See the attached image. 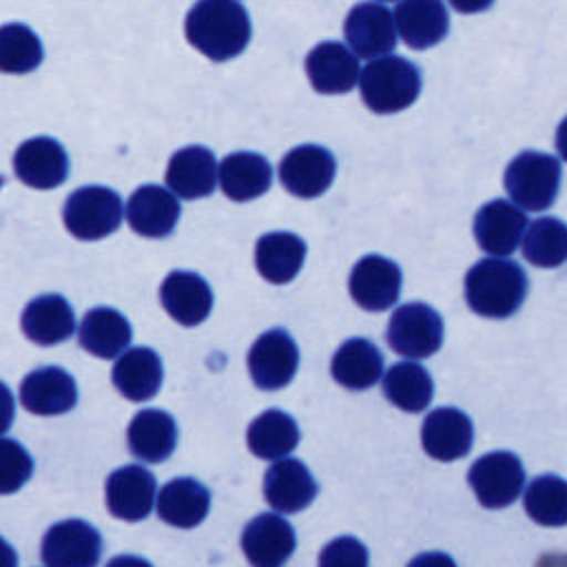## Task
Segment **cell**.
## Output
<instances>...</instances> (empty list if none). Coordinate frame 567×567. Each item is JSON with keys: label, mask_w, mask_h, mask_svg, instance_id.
<instances>
[{"label": "cell", "mask_w": 567, "mask_h": 567, "mask_svg": "<svg viewBox=\"0 0 567 567\" xmlns=\"http://www.w3.org/2000/svg\"><path fill=\"white\" fill-rule=\"evenodd\" d=\"M527 213L505 199H492L474 217V239L492 257L512 255L527 228Z\"/></svg>", "instance_id": "cell-14"}, {"label": "cell", "mask_w": 567, "mask_h": 567, "mask_svg": "<svg viewBox=\"0 0 567 567\" xmlns=\"http://www.w3.org/2000/svg\"><path fill=\"white\" fill-rule=\"evenodd\" d=\"M527 297L525 270L505 257H485L465 272V301L487 319L512 317Z\"/></svg>", "instance_id": "cell-2"}, {"label": "cell", "mask_w": 567, "mask_h": 567, "mask_svg": "<svg viewBox=\"0 0 567 567\" xmlns=\"http://www.w3.org/2000/svg\"><path fill=\"white\" fill-rule=\"evenodd\" d=\"M2 184H4V177H2V175H0V186H2Z\"/></svg>", "instance_id": "cell-44"}, {"label": "cell", "mask_w": 567, "mask_h": 567, "mask_svg": "<svg viewBox=\"0 0 567 567\" xmlns=\"http://www.w3.org/2000/svg\"><path fill=\"white\" fill-rule=\"evenodd\" d=\"M447 2L458 13H481V11H487L494 4V0H447Z\"/></svg>", "instance_id": "cell-41"}, {"label": "cell", "mask_w": 567, "mask_h": 567, "mask_svg": "<svg viewBox=\"0 0 567 567\" xmlns=\"http://www.w3.org/2000/svg\"><path fill=\"white\" fill-rule=\"evenodd\" d=\"M467 483L483 507H507L523 494L525 467L512 452H489L472 463Z\"/></svg>", "instance_id": "cell-7"}, {"label": "cell", "mask_w": 567, "mask_h": 567, "mask_svg": "<svg viewBox=\"0 0 567 567\" xmlns=\"http://www.w3.org/2000/svg\"><path fill=\"white\" fill-rule=\"evenodd\" d=\"M13 414H16V399L9 385L0 381V434H4L11 427Z\"/></svg>", "instance_id": "cell-40"}, {"label": "cell", "mask_w": 567, "mask_h": 567, "mask_svg": "<svg viewBox=\"0 0 567 567\" xmlns=\"http://www.w3.org/2000/svg\"><path fill=\"white\" fill-rule=\"evenodd\" d=\"M379 2H392V0H379Z\"/></svg>", "instance_id": "cell-45"}, {"label": "cell", "mask_w": 567, "mask_h": 567, "mask_svg": "<svg viewBox=\"0 0 567 567\" xmlns=\"http://www.w3.org/2000/svg\"><path fill=\"white\" fill-rule=\"evenodd\" d=\"M159 301L177 323L197 326L213 310V290L202 275L173 270L159 288Z\"/></svg>", "instance_id": "cell-22"}, {"label": "cell", "mask_w": 567, "mask_h": 567, "mask_svg": "<svg viewBox=\"0 0 567 567\" xmlns=\"http://www.w3.org/2000/svg\"><path fill=\"white\" fill-rule=\"evenodd\" d=\"M319 563L321 565H368V551L359 540L350 536H341L323 547Z\"/></svg>", "instance_id": "cell-39"}, {"label": "cell", "mask_w": 567, "mask_h": 567, "mask_svg": "<svg viewBox=\"0 0 567 567\" xmlns=\"http://www.w3.org/2000/svg\"><path fill=\"white\" fill-rule=\"evenodd\" d=\"M334 155L317 144L295 146L279 162V182L297 197L312 199L323 195L334 179Z\"/></svg>", "instance_id": "cell-9"}, {"label": "cell", "mask_w": 567, "mask_h": 567, "mask_svg": "<svg viewBox=\"0 0 567 567\" xmlns=\"http://www.w3.org/2000/svg\"><path fill=\"white\" fill-rule=\"evenodd\" d=\"M62 219L73 237L95 241L117 230L124 219V204L113 188L82 186L66 197Z\"/></svg>", "instance_id": "cell-5"}, {"label": "cell", "mask_w": 567, "mask_h": 567, "mask_svg": "<svg viewBox=\"0 0 567 567\" xmlns=\"http://www.w3.org/2000/svg\"><path fill=\"white\" fill-rule=\"evenodd\" d=\"M126 441L131 454L140 461L162 463L173 454L177 445V423L164 410H142L133 416L126 430Z\"/></svg>", "instance_id": "cell-30"}, {"label": "cell", "mask_w": 567, "mask_h": 567, "mask_svg": "<svg viewBox=\"0 0 567 567\" xmlns=\"http://www.w3.org/2000/svg\"><path fill=\"white\" fill-rule=\"evenodd\" d=\"M182 206L177 202V195L164 186L146 184L140 186L126 202V221L128 226L151 239L168 237L177 221H179Z\"/></svg>", "instance_id": "cell-18"}, {"label": "cell", "mask_w": 567, "mask_h": 567, "mask_svg": "<svg viewBox=\"0 0 567 567\" xmlns=\"http://www.w3.org/2000/svg\"><path fill=\"white\" fill-rule=\"evenodd\" d=\"M343 35L357 58L374 60L396 47V24L383 2H357L343 22Z\"/></svg>", "instance_id": "cell-11"}, {"label": "cell", "mask_w": 567, "mask_h": 567, "mask_svg": "<svg viewBox=\"0 0 567 567\" xmlns=\"http://www.w3.org/2000/svg\"><path fill=\"white\" fill-rule=\"evenodd\" d=\"M111 381L124 399L148 401L157 394L164 381L162 359L153 348L146 346L124 350L113 365Z\"/></svg>", "instance_id": "cell-26"}, {"label": "cell", "mask_w": 567, "mask_h": 567, "mask_svg": "<svg viewBox=\"0 0 567 567\" xmlns=\"http://www.w3.org/2000/svg\"><path fill=\"white\" fill-rule=\"evenodd\" d=\"M106 507L115 518L144 520L155 503V476L142 465H124L106 478Z\"/></svg>", "instance_id": "cell-20"}, {"label": "cell", "mask_w": 567, "mask_h": 567, "mask_svg": "<svg viewBox=\"0 0 567 567\" xmlns=\"http://www.w3.org/2000/svg\"><path fill=\"white\" fill-rule=\"evenodd\" d=\"M297 547L292 525L275 512L257 514L241 532V549L255 567H279Z\"/></svg>", "instance_id": "cell-13"}, {"label": "cell", "mask_w": 567, "mask_h": 567, "mask_svg": "<svg viewBox=\"0 0 567 567\" xmlns=\"http://www.w3.org/2000/svg\"><path fill=\"white\" fill-rule=\"evenodd\" d=\"M299 368V348L288 330L272 328L255 339L248 350V372L259 390L286 388Z\"/></svg>", "instance_id": "cell-8"}, {"label": "cell", "mask_w": 567, "mask_h": 567, "mask_svg": "<svg viewBox=\"0 0 567 567\" xmlns=\"http://www.w3.org/2000/svg\"><path fill=\"white\" fill-rule=\"evenodd\" d=\"M18 179L31 188H55L69 175V155L53 137L40 135L22 142L13 155Z\"/></svg>", "instance_id": "cell-16"}, {"label": "cell", "mask_w": 567, "mask_h": 567, "mask_svg": "<svg viewBox=\"0 0 567 567\" xmlns=\"http://www.w3.org/2000/svg\"><path fill=\"white\" fill-rule=\"evenodd\" d=\"M44 58V49L35 31L22 22L0 27V73L22 75L35 71Z\"/></svg>", "instance_id": "cell-37"}, {"label": "cell", "mask_w": 567, "mask_h": 567, "mask_svg": "<svg viewBox=\"0 0 567 567\" xmlns=\"http://www.w3.org/2000/svg\"><path fill=\"white\" fill-rule=\"evenodd\" d=\"M157 498V516L179 529L197 527L210 509V492L193 476L168 481Z\"/></svg>", "instance_id": "cell-27"}, {"label": "cell", "mask_w": 567, "mask_h": 567, "mask_svg": "<svg viewBox=\"0 0 567 567\" xmlns=\"http://www.w3.org/2000/svg\"><path fill=\"white\" fill-rule=\"evenodd\" d=\"M133 330L128 319L109 306L91 308L78 330L80 346L100 357V359H113L122 354L131 343Z\"/></svg>", "instance_id": "cell-32"}, {"label": "cell", "mask_w": 567, "mask_h": 567, "mask_svg": "<svg viewBox=\"0 0 567 567\" xmlns=\"http://www.w3.org/2000/svg\"><path fill=\"white\" fill-rule=\"evenodd\" d=\"M401 281V268L392 259L368 255L352 266L348 290L357 306L370 312H381L399 301Z\"/></svg>", "instance_id": "cell-12"}, {"label": "cell", "mask_w": 567, "mask_h": 567, "mask_svg": "<svg viewBox=\"0 0 567 567\" xmlns=\"http://www.w3.org/2000/svg\"><path fill=\"white\" fill-rule=\"evenodd\" d=\"M306 241L290 230H270L255 244L257 272L270 284H288L306 259Z\"/></svg>", "instance_id": "cell-29"}, {"label": "cell", "mask_w": 567, "mask_h": 567, "mask_svg": "<svg viewBox=\"0 0 567 567\" xmlns=\"http://www.w3.org/2000/svg\"><path fill=\"white\" fill-rule=\"evenodd\" d=\"M560 175L558 157L523 151L507 164L503 184L512 202L523 210H547L560 190Z\"/></svg>", "instance_id": "cell-4"}, {"label": "cell", "mask_w": 567, "mask_h": 567, "mask_svg": "<svg viewBox=\"0 0 567 567\" xmlns=\"http://www.w3.org/2000/svg\"><path fill=\"white\" fill-rule=\"evenodd\" d=\"M392 16L401 40L416 51L439 44L450 31L443 0H399Z\"/></svg>", "instance_id": "cell-23"}, {"label": "cell", "mask_w": 567, "mask_h": 567, "mask_svg": "<svg viewBox=\"0 0 567 567\" xmlns=\"http://www.w3.org/2000/svg\"><path fill=\"white\" fill-rule=\"evenodd\" d=\"M20 328L38 346H58L73 337L75 315L62 295H40L24 306Z\"/></svg>", "instance_id": "cell-25"}, {"label": "cell", "mask_w": 567, "mask_h": 567, "mask_svg": "<svg viewBox=\"0 0 567 567\" xmlns=\"http://www.w3.org/2000/svg\"><path fill=\"white\" fill-rule=\"evenodd\" d=\"M20 403L38 416H55L75 408V379L58 365H47L29 372L20 383Z\"/></svg>", "instance_id": "cell-19"}, {"label": "cell", "mask_w": 567, "mask_h": 567, "mask_svg": "<svg viewBox=\"0 0 567 567\" xmlns=\"http://www.w3.org/2000/svg\"><path fill=\"white\" fill-rule=\"evenodd\" d=\"M332 379L348 390H368L383 374V357L365 337L343 341L330 361Z\"/></svg>", "instance_id": "cell-31"}, {"label": "cell", "mask_w": 567, "mask_h": 567, "mask_svg": "<svg viewBox=\"0 0 567 567\" xmlns=\"http://www.w3.org/2000/svg\"><path fill=\"white\" fill-rule=\"evenodd\" d=\"M385 334L394 352L408 359H427L443 346V319L423 301L403 303L392 312Z\"/></svg>", "instance_id": "cell-6"}, {"label": "cell", "mask_w": 567, "mask_h": 567, "mask_svg": "<svg viewBox=\"0 0 567 567\" xmlns=\"http://www.w3.org/2000/svg\"><path fill=\"white\" fill-rule=\"evenodd\" d=\"M168 188L182 199H199L217 186V159L210 148L193 144L173 153L166 168Z\"/></svg>", "instance_id": "cell-24"}, {"label": "cell", "mask_w": 567, "mask_h": 567, "mask_svg": "<svg viewBox=\"0 0 567 567\" xmlns=\"http://www.w3.org/2000/svg\"><path fill=\"white\" fill-rule=\"evenodd\" d=\"M520 246L529 264L556 268L567 259V224L556 217H538L527 224Z\"/></svg>", "instance_id": "cell-35"}, {"label": "cell", "mask_w": 567, "mask_h": 567, "mask_svg": "<svg viewBox=\"0 0 567 567\" xmlns=\"http://www.w3.org/2000/svg\"><path fill=\"white\" fill-rule=\"evenodd\" d=\"M33 474V458L16 439L0 434V496L18 492Z\"/></svg>", "instance_id": "cell-38"}, {"label": "cell", "mask_w": 567, "mask_h": 567, "mask_svg": "<svg viewBox=\"0 0 567 567\" xmlns=\"http://www.w3.org/2000/svg\"><path fill=\"white\" fill-rule=\"evenodd\" d=\"M16 563H18V556H16L13 547L4 538H0V567L16 565Z\"/></svg>", "instance_id": "cell-43"}, {"label": "cell", "mask_w": 567, "mask_h": 567, "mask_svg": "<svg viewBox=\"0 0 567 567\" xmlns=\"http://www.w3.org/2000/svg\"><path fill=\"white\" fill-rule=\"evenodd\" d=\"M217 182L228 199L250 202L270 188L272 168L264 155L237 151L221 159L217 168Z\"/></svg>", "instance_id": "cell-28"}, {"label": "cell", "mask_w": 567, "mask_h": 567, "mask_svg": "<svg viewBox=\"0 0 567 567\" xmlns=\"http://www.w3.org/2000/svg\"><path fill=\"white\" fill-rule=\"evenodd\" d=\"M359 60L343 42H319L306 55V75L317 93L339 95L354 89L359 82Z\"/></svg>", "instance_id": "cell-17"}, {"label": "cell", "mask_w": 567, "mask_h": 567, "mask_svg": "<svg viewBox=\"0 0 567 567\" xmlns=\"http://www.w3.org/2000/svg\"><path fill=\"white\" fill-rule=\"evenodd\" d=\"M556 151L567 162V117L556 128Z\"/></svg>", "instance_id": "cell-42"}, {"label": "cell", "mask_w": 567, "mask_h": 567, "mask_svg": "<svg viewBox=\"0 0 567 567\" xmlns=\"http://www.w3.org/2000/svg\"><path fill=\"white\" fill-rule=\"evenodd\" d=\"M299 439L301 434L297 421L279 408L261 412L257 419H252L246 432L248 450L264 461L288 456L299 445Z\"/></svg>", "instance_id": "cell-33"}, {"label": "cell", "mask_w": 567, "mask_h": 567, "mask_svg": "<svg viewBox=\"0 0 567 567\" xmlns=\"http://www.w3.org/2000/svg\"><path fill=\"white\" fill-rule=\"evenodd\" d=\"M383 394L403 412H421L432 401L434 381L421 363L401 361L383 374Z\"/></svg>", "instance_id": "cell-34"}, {"label": "cell", "mask_w": 567, "mask_h": 567, "mask_svg": "<svg viewBox=\"0 0 567 567\" xmlns=\"http://www.w3.org/2000/svg\"><path fill=\"white\" fill-rule=\"evenodd\" d=\"M186 40L213 62L239 55L250 42V18L235 0H197L184 20Z\"/></svg>", "instance_id": "cell-1"}, {"label": "cell", "mask_w": 567, "mask_h": 567, "mask_svg": "<svg viewBox=\"0 0 567 567\" xmlns=\"http://www.w3.org/2000/svg\"><path fill=\"white\" fill-rule=\"evenodd\" d=\"M523 507L538 525H567V481L556 474L536 476L523 494Z\"/></svg>", "instance_id": "cell-36"}, {"label": "cell", "mask_w": 567, "mask_h": 567, "mask_svg": "<svg viewBox=\"0 0 567 567\" xmlns=\"http://www.w3.org/2000/svg\"><path fill=\"white\" fill-rule=\"evenodd\" d=\"M102 536L80 518L51 525L42 538V563L49 567H91L100 560Z\"/></svg>", "instance_id": "cell-10"}, {"label": "cell", "mask_w": 567, "mask_h": 567, "mask_svg": "<svg viewBox=\"0 0 567 567\" xmlns=\"http://www.w3.org/2000/svg\"><path fill=\"white\" fill-rule=\"evenodd\" d=\"M474 425L470 416L452 405L432 410L421 427V443L425 454L436 461H456L472 450Z\"/></svg>", "instance_id": "cell-21"}, {"label": "cell", "mask_w": 567, "mask_h": 567, "mask_svg": "<svg viewBox=\"0 0 567 567\" xmlns=\"http://www.w3.org/2000/svg\"><path fill=\"white\" fill-rule=\"evenodd\" d=\"M319 492L310 470L299 458L281 456L264 474L266 503L279 514H295L306 509Z\"/></svg>", "instance_id": "cell-15"}, {"label": "cell", "mask_w": 567, "mask_h": 567, "mask_svg": "<svg viewBox=\"0 0 567 567\" xmlns=\"http://www.w3.org/2000/svg\"><path fill=\"white\" fill-rule=\"evenodd\" d=\"M421 71L408 58L381 55L359 71V91L372 113L390 115L408 109L421 95Z\"/></svg>", "instance_id": "cell-3"}]
</instances>
